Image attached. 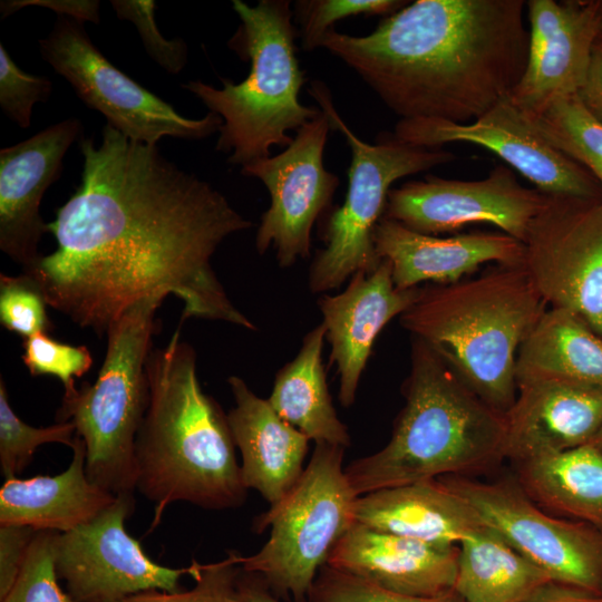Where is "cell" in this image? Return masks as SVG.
I'll return each mask as SVG.
<instances>
[{"label":"cell","instance_id":"8d00e7d4","mask_svg":"<svg viewBox=\"0 0 602 602\" xmlns=\"http://www.w3.org/2000/svg\"><path fill=\"white\" fill-rule=\"evenodd\" d=\"M307 602H464L454 591L430 598L386 591L355 575L324 565L319 571Z\"/></svg>","mask_w":602,"mask_h":602},{"label":"cell","instance_id":"f35d334b","mask_svg":"<svg viewBox=\"0 0 602 602\" xmlns=\"http://www.w3.org/2000/svg\"><path fill=\"white\" fill-rule=\"evenodd\" d=\"M110 3L119 19L135 26L146 52L155 62L173 75L183 70L187 61L186 43L182 39L168 40L162 36L154 18V1L113 0Z\"/></svg>","mask_w":602,"mask_h":602},{"label":"cell","instance_id":"f6af8a7d","mask_svg":"<svg viewBox=\"0 0 602 602\" xmlns=\"http://www.w3.org/2000/svg\"><path fill=\"white\" fill-rule=\"evenodd\" d=\"M591 443L602 452V426Z\"/></svg>","mask_w":602,"mask_h":602},{"label":"cell","instance_id":"ee69618b","mask_svg":"<svg viewBox=\"0 0 602 602\" xmlns=\"http://www.w3.org/2000/svg\"><path fill=\"white\" fill-rule=\"evenodd\" d=\"M240 602H281L255 573L241 570L237 579Z\"/></svg>","mask_w":602,"mask_h":602},{"label":"cell","instance_id":"9c48e42d","mask_svg":"<svg viewBox=\"0 0 602 602\" xmlns=\"http://www.w3.org/2000/svg\"><path fill=\"white\" fill-rule=\"evenodd\" d=\"M309 93L351 151L344 202L330 214L322 234L324 247L309 269L310 291L323 293L340 288L357 272L373 271L380 263L372 234L385 214L390 186L405 176L449 163L455 155L401 143L392 134L369 144L343 122L324 84L311 82Z\"/></svg>","mask_w":602,"mask_h":602},{"label":"cell","instance_id":"60d3db41","mask_svg":"<svg viewBox=\"0 0 602 602\" xmlns=\"http://www.w3.org/2000/svg\"><path fill=\"white\" fill-rule=\"evenodd\" d=\"M27 6H38L54 10L58 16H66L86 22H99V1L97 0H11L1 1L2 18Z\"/></svg>","mask_w":602,"mask_h":602},{"label":"cell","instance_id":"3957f363","mask_svg":"<svg viewBox=\"0 0 602 602\" xmlns=\"http://www.w3.org/2000/svg\"><path fill=\"white\" fill-rule=\"evenodd\" d=\"M178 328L146 361L148 400L136 438V489L154 503L153 531L166 507L187 502L204 509L244 504L247 488L221 406L204 392L196 353Z\"/></svg>","mask_w":602,"mask_h":602},{"label":"cell","instance_id":"2e32d148","mask_svg":"<svg viewBox=\"0 0 602 602\" xmlns=\"http://www.w3.org/2000/svg\"><path fill=\"white\" fill-rule=\"evenodd\" d=\"M548 195L518 183L513 171L497 165L477 181L426 176L390 190L383 217L427 235L486 223L524 243Z\"/></svg>","mask_w":602,"mask_h":602},{"label":"cell","instance_id":"603a6c76","mask_svg":"<svg viewBox=\"0 0 602 602\" xmlns=\"http://www.w3.org/2000/svg\"><path fill=\"white\" fill-rule=\"evenodd\" d=\"M227 383L235 401L227 421L241 454L243 483L273 507L301 477L309 439L282 419L268 399L255 395L242 378L231 376Z\"/></svg>","mask_w":602,"mask_h":602},{"label":"cell","instance_id":"d590c367","mask_svg":"<svg viewBox=\"0 0 602 602\" xmlns=\"http://www.w3.org/2000/svg\"><path fill=\"white\" fill-rule=\"evenodd\" d=\"M21 359L31 376H54L61 380L65 391L75 388V378L82 377L93 365L86 346L62 343L38 333L22 341Z\"/></svg>","mask_w":602,"mask_h":602},{"label":"cell","instance_id":"f546056e","mask_svg":"<svg viewBox=\"0 0 602 602\" xmlns=\"http://www.w3.org/2000/svg\"><path fill=\"white\" fill-rule=\"evenodd\" d=\"M531 119L554 147L590 172L602 194V125L588 113L577 96L557 99Z\"/></svg>","mask_w":602,"mask_h":602},{"label":"cell","instance_id":"f1b7e54d","mask_svg":"<svg viewBox=\"0 0 602 602\" xmlns=\"http://www.w3.org/2000/svg\"><path fill=\"white\" fill-rule=\"evenodd\" d=\"M551 579L483 525L458 544L454 591L464 602H520Z\"/></svg>","mask_w":602,"mask_h":602},{"label":"cell","instance_id":"d4e9b609","mask_svg":"<svg viewBox=\"0 0 602 602\" xmlns=\"http://www.w3.org/2000/svg\"><path fill=\"white\" fill-rule=\"evenodd\" d=\"M69 467L56 476L13 477L0 488V525L69 532L97 516L117 495L91 483L86 447L76 435Z\"/></svg>","mask_w":602,"mask_h":602},{"label":"cell","instance_id":"ab89813d","mask_svg":"<svg viewBox=\"0 0 602 602\" xmlns=\"http://www.w3.org/2000/svg\"><path fill=\"white\" fill-rule=\"evenodd\" d=\"M36 533L28 526L0 525V599L16 582Z\"/></svg>","mask_w":602,"mask_h":602},{"label":"cell","instance_id":"b9f144b4","mask_svg":"<svg viewBox=\"0 0 602 602\" xmlns=\"http://www.w3.org/2000/svg\"><path fill=\"white\" fill-rule=\"evenodd\" d=\"M577 98L588 113L602 125V41L593 47L586 79Z\"/></svg>","mask_w":602,"mask_h":602},{"label":"cell","instance_id":"1f68e13d","mask_svg":"<svg viewBox=\"0 0 602 602\" xmlns=\"http://www.w3.org/2000/svg\"><path fill=\"white\" fill-rule=\"evenodd\" d=\"M57 533L38 531L35 534L17 580L0 599L1 602H75L58 583L55 559Z\"/></svg>","mask_w":602,"mask_h":602},{"label":"cell","instance_id":"30bf717a","mask_svg":"<svg viewBox=\"0 0 602 602\" xmlns=\"http://www.w3.org/2000/svg\"><path fill=\"white\" fill-rule=\"evenodd\" d=\"M39 47L42 58L70 84L84 104L134 142L157 146L166 136L198 140L219 133L223 124L212 111L200 119L178 114L114 66L93 43L82 21L58 16L49 35L39 40Z\"/></svg>","mask_w":602,"mask_h":602},{"label":"cell","instance_id":"5bb4252c","mask_svg":"<svg viewBox=\"0 0 602 602\" xmlns=\"http://www.w3.org/2000/svg\"><path fill=\"white\" fill-rule=\"evenodd\" d=\"M392 135L401 143L427 149L449 143L475 144L495 153L543 194L602 200L590 172L554 147L508 96L473 122L399 119Z\"/></svg>","mask_w":602,"mask_h":602},{"label":"cell","instance_id":"74e56055","mask_svg":"<svg viewBox=\"0 0 602 602\" xmlns=\"http://www.w3.org/2000/svg\"><path fill=\"white\" fill-rule=\"evenodd\" d=\"M51 91L48 78L23 71L0 42V107L10 120L28 128L33 106L47 101Z\"/></svg>","mask_w":602,"mask_h":602},{"label":"cell","instance_id":"ffe728a7","mask_svg":"<svg viewBox=\"0 0 602 602\" xmlns=\"http://www.w3.org/2000/svg\"><path fill=\"white\" fill-rule=\"evenodd\" d=\"M458 545H439L355 522L332 548L327 565L386 591L430 598L454 590Z\"/></svg>","mask_w":602,"mask_h":602},{"label":"cell","instance_id":"e0dca14e","mask_svg":"<svg viewBox=\"0 0 602 602\" xmlns=\"http://www.w3.org/2000/svg\"><path fill=\"white\" fill-rule=\"evenodd\" d=\"M526 9V66L508 97L527 116L536 117L582 88L599 40V1L528 0Z\"/></svg>","mask_w":602,"mask_h":602},{"label":"cell","instance_id":"7402d4cb","mask_svg":"<svg viewBox=\"0 0 602 602\" xmlns=\"http://www.w3.org/2000/svg\"><path fill=\"white\" fill-rule=\"evenodd\" d=\"M602 426V390L564 381L517 385L505 414L504 457L514 464L593 440Z\"/></svg>","mask_w":602,"mask_h":602},{"label":"cell","instance_id":"277c9868","mask_svg":"<svg viewBox=\"0 0 602 602\" xmlns=\"http://www.w3.org/2000/svg\"><path fill=\"white\" fill-rule=\"evenodd\" d=\"M405 405L389 441L344 467L357 496L444 476H466L504 457L505 415L482 400L426 341L411 337Z\"/></svg>","mask_w":602,"mask_h":602},{"label":"cell","instance_id":"52a82bcc","mask_svg":"<svg viewBox=\"0 0 602 602\" xmlns=\"http://www.w3.org/2000/svg\"><path fill=\"white\" fill-rule=\"evenodd\" d=\"M166 297L143 298L109 326L96 381L66 390L57 410L56 421H71L85 444L88 479L114 495L136 489V438L148 400L146 361L156 311Z\"/></svg>","mask_w":602,"mask_h":602},{"label":"cell","instance_id":"4dcf8cb0","mask_svg":"<svg viewBox=\"0 0 602 602\" xmlns=\"http://www.w3.org/2000/svg\"><path fill=\"white\" fill-rule=\"evenodd\" d=\"M76 428L71 421L48 427H32L11 408L4 380L0 379V467L6 479L17 477L32 460L35 450L48 443L72 447Z\"/></svg>","mask_w":602,"mask_h":602},{"label":"cell","instance_id":"6da1fadb","mask_svg":"<svg viewBox=\"0 0 602 602\" xmlns=\"http://www.w3.org/2000/svg\"><path fill=\"white\" fill-rule=\"evenodd\" d=\"M81 182L56 210L57 247L27 271L47 303L97 334L132 304L173 294L186 319L256 330L212 268L217 247L252 222L208 182L110 125L80 142Z\"/></svg>","mask_w":602,"mask_h":602},{"label":"cell","instance_id":"5b68a950","mask_svg":"<svg viewBox=\"0 0 602 602\" xmlns=\"http://www.w3.org/2000/svg\"><path fill=\"white\" fill-rule=\"evenodd\" d=\"M548 309L524 264H494L475 276L420 287L399 317L487 405L506 414L521 344Z\"/></svg>","mask_w":602,"mask_h":602},{"label":"cell","instance_id":"8fae6325","mask_svg":"<svg viewBox=\"0 0 602 602\" xmlns=\"http://www.w3.org/2000/svg\"><path fill=\"white\" fill-rule=\"evenodd\" d=\"M552 581L602 594V534L572 520L554 517L515 478L480 482L467 476L438 478Z\"/></svg>","mask_w":602,"mask_h":602},{"label":"cell","instance_id":"d6a6232c","mask_svg":"<svg viewBox=\"0 0 602 602\" xmlns=\"http://www.w3.org/2000/svg\"><path fill=\"white\" fill-rule=\"evenodd\" d=\"M41 287L28 273L0 274V322L23 339L54 329Z\"/></svg>","mask_w":602,"mask_h":602},{"label":"cell","instance_id":"9a60e30c","mask_svg":"<svg viewBox=\"0 0 602 602\" xmlns=\"http://www.w3.org/2000/svg\"><path fill=\"white\" fill-rule=\"evenodd\" d=\"M331 129L321 110L280 154L241 167L243 175L260 179L269 191L270 206L261 216L255 249L263 254L272 246L281 268L310 255L313 225L330 207L339 186L338 176L323 165Z\"/></svg>","mask_w":602,"mask_h":602},{"label":"cell","instance_id":"ac0fdd59","mask_svg":"<svg viewBox=\"0 0 602 602\" xmlns=\"http://www.w3.org/2000/svg\"><path fill=\"white\" fill-rule=\"evenodd\" d=\"M81 129L79 119H64L0 151V249L22 271L41 256L38 245L48 232L41 200L59 178L62 159Z\"/></svg>","mask_w":602,"mask_h":602},{"label":"cell","instance_id":"7a4b0ae2","mask_svg":"<svg viewBox=\"0 0 602 602\" xmlns=\"http://www.w3.org/2000/svg\"><path fill=\"white\" fill-rule=\"evenodd\" d=\"M524 0H416L366 36L326 48L400 119L473 122L508 96L527 60Z\"/></svg>","mask_w":602,"mask_h":602},{"label":"cell","instance_id":"836d02e7","mask_svg":"<svg viewBox=\"0 0 602 602\" xmlns=\"http://www.w3.org/2000/svg\"><path fill=\"white\" fill-rule=\"evenodd\" d=\"M399 0H302L294 4L300 25L302 48L311 51L321 48L324 36L333 23L351 16H390L406 6Z\"/></svg>","mask_w":602,"mask_h":602},{"label":"cell","instance_id":"44dd1931","mask_svg":"<svg viewBox=\"0 0 602 602\" xmlns=\"http://www.w3.org/2000/svg\"><path fill=\"white\" fill-rule=\"evenodd\" d=\"M372 241L377 256L389 262L394 283L402 290L424 282L454 283L483 264H521L524 259V243L503 232L439 237L383 216L373 230Z\"/></svg>","mask_w":602,"mask_h":602},{"label":"cell","instance_id":"7bdbcfd3","mask_svg":"<svg viewBox=\"0 0 602 602\" xmlns=\"http://www.w3.org/2000/svg\"><path fill=\"white\" fill-rule=\"evenodd\" d=\"M520 602H602V594L556 581H547Z\"/></svg>","mask_w":602,"mask_h":602},{"label":"cell","instance_id":"ba28073f","mask_svg":"<svg viewBox=\"0 0 602 602\" xmlns=\"http://www.w3.org/2000/svg\"><path fill=\"white\" fill-rule=\"evenodd\" d=\"M344 449L315 444L284 499L253 521L256 534L271 528L266 543L255 554H239L242 570L261 576L280 600L307 602L332 548L356 522L358 496L344 473Z\"/></svg>","mask_w":602,"mask_h":602},{"label":"cell","instance_id":"8992f818","mask_svg":"<svg viewBox=\"0 0 602 602\" xmlns=\"http://www.w3.org/2000/svg\"><path fill=\"white\" fill-rule=\"evenodd\" d=\"M233 9L241 23L229 46L250 61L249 75L237 84L222 79L220 89L201 80L182 87L222 118L216 151L243 167L271 156L272 146H289L293 138L288 133L321 110L299 99L305 77L295 55L290 1L260 0L250 6L233 0Z\"/></svg>","mask_w":602,"mask_h":602},{"label":"cell","instance_id":"cb8c5ba5","mask_svg":"<svg viewBox=\"0 0 602 602\" xmlns=\"http://www.w3.org/2000/svg\"><path fill=\"white\" fill-rule=\"evenodd\" d=\"M355 518L377 531L439 545H458L484 525L467 501L438 478L358 496Z\"/></svg>","mask_w":602,"mask_h":602},{"label":"cell","instance_id":"e575fe53","mask_svg":"<svg viewBox=\"0 0 602 602\" xmlns=\"http://www.w3.org/2000/svg\"><path fill=\"white\" fill-rule=\"evenodd\" d=\"M239 554L227 553L221 561L201 564L196 562L194 586L190 590L166 592L151 590L129 595L117 602H240L237 579L241 573Z\"/></svg>","mask_w":602,"mask_h":602},{"label":"cell","instance_id":"bcb514c9","mask_svg":"<svg viewBox=\"0 0 602 602\" xmlns=\"http://www.w3.org/2000/svg\"><path fill=\"white\" fill-rule=\"evenodd\" d=\"M599 1V40L602 41V0Z\"/></svg>","mask_w":602,"mask_h":602},{"label":"cell","instance_id":"4fadbf2b","mask_svg":"<svg viewBox=\"0 0 602 602\" xmlns=\"http://www.w3.org/2000/svg\"><path fill=\"white\" fill-rule=\"evenodd\" d=\"M134 508V493L119 494L89 522L57 533L56 570L75 602H117L151 590L177 592L181 576L196 574L195 560L173 569L146 555L125 530Z\"/></svg>","mask_w":602,"mask_h":602},{"label":"cell","instance_id":"d6986e66","mask_svg":"<svg viewBox=\"0 0 602 602\" xmlns=\"http://www.w3.org/2000/svg\"><path fill=\"white\" fill-rule=\"evenodd\" d=\"M419 290L420 287L398 289L389 262L380 260L373 271L355 273L342 292L319 298L321 323L331 347L330 362L337 366L340 378L339 401L343 407L355 404L376 338L416 301Z\"/></svg>","mask_w":602,"mask_h":602},{"label":"cell","instance_id":"7c38bea8","mask_svg":"<svg viewBox=\"0 0 602 602\" xmlns=\"http://www.w3.org/2000/svg\"><path fill=\"white\" fill-rule=\"evenodd\" d=\"M523 264L550 308L574 312L602 337V200L548 195Z\"/></svg>","mask_w":602,"mask_h":602},{"label":"cell","instance_id":"83f0119b","mask_svg":"<svg viewBox=\"0 0 602 602\" xmlns=\"http://www.w3.org/2000/svg\"><path fill=\"white\" fill-rule=\"evenodd\" d=\"M516 479L542 508L602 534V452L592 443L515 464Z\"/></svg>","mask_w":602,"mask_h":602},{"label":"cell","instance_id":"484cf974","mask_svg":"<svg viewBox=\"0 0 602 602\" xmlns=\"http://www.w3.org/2000/svg\"><path fill=\"white\" fill-rule=\"evenodd\" d=\"M515 378L602 390V337L574 312L548 308L520 347Z\"/></svg>","mask_w":602,"mask_h":602},{"label":"cell","instance_id":"4316f807","mask_svg":"<svg viewBox=\"0 0 602 602\" xmlns=\"http://www.w3.org/2000/svg\"><path fill=\"white\" fill-rule=\"evenodd\" d=\"M324 339L322 323L304 336L295 358L275 375L268 401L309 440L347 448L350 435L333 407L322 363Z\"/></svg>","mask_w":602,"mask_h":602}]
</instances>
